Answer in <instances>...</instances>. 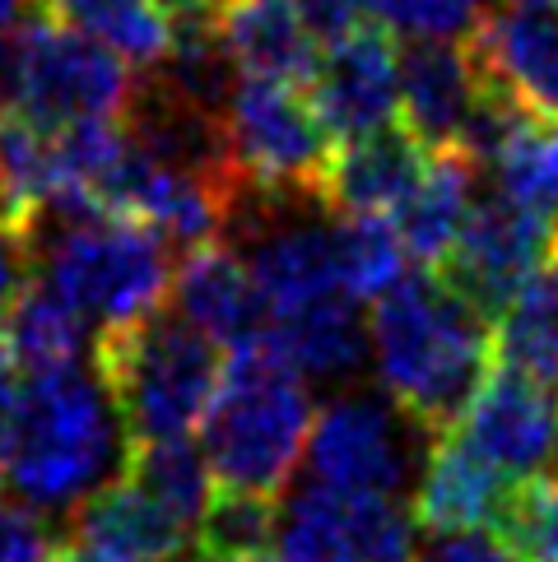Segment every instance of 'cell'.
<instances>
[{"label": "cell", "instance_id": "1", "mask_svg": "<svg viewBox=\"0 0 558 562\" xmlns=\"http://www.w3.org/2000/svg\"><path fill=\"white\" fill-rule=\"evenodd\" d=\"M377 381L433 441L461 424L493 368V326L437 274H405L368 321Z\"/></svg>", "mask_w": 558, "mask_h": 562}, {"label": "cell", "instance_id": "2", "mask_svg": "<svg viewBox=\"0 0 558 562\" xmlns=\"http://www.w3.org/2000/svg\"><path fill=\"white\" fill-rule=\"evenodd\" d=\"M131 437L103 376L62 368L29 376L19 391L10 488L37 516H75L126 470Z\"/></svg>", "mask_w": 558, "mask_h": 562}, {"label": "cell", "instance_id": "3", "mask_svg": "<svg viewBox=\"0 0 558 562\" xmlns=\"http://www.w3.org/2000/svg\"><path fill=\"white\" fill-rule=\"evenodd\" d=\"M205 465L219 488L275 497L312 437V395L266 335L233 349L205 414Z\"/></svg>", "mask_w": 558, "mask_h": 562}, {"label": "cell", "instance_id": "4", "mask_svg": "<svg viewBox=\"0 0 558 562\" xmlns=\"http://www.w3.org/2000/svg\"><path fill=\"white\" fill-rule=\"evenodd\" d=\"M93 372L103 376L131 447H154L187 441L191 428L205 424L224 381V358L182 316L158 312L122 330H98Z\"/></svg>", "mask_w": 558, "mask_h": 562}, {"label": "cell", "instance_id": "5", "mask_svg": "<svg viewBox=\"0 0 558 562\" xmlns=\"http://www.w3.org/2000/svg\"><path fill=\"white\" fill-rule=\"evenodd\" d=\"M33 228L43 284L85 321L122 330L164 312L177 270L164 237L112 214H56Z\"/></svg>", "mask_w": 558, "mask_h": 562}, {"label": "cell", "instance_id": "6", "mask_svg": "<svg viewBox=\"0 0 558 562\" xmlns=\"http://www.w3.org/2000/svg\"><path fill=\"white\" fill-rule=\"evenodd\" d=\"M135 93L140 79L122 56L56 24L52 14H33L10 47L0 108L43 131H66L79 122H126Z\"/></svg>", "mask_w": 558, "mask_h": 562}, {"label": "cell", "instance_id": "7", "mask_svg": "<svg viewBox=\"0 0 558 562\" xmlns=\"http://www.w3.org/2000/svg\"><path fill=\"white\" fill-rule=\"evenodd\" d=\"M224 164L237 187L261 195H316L322 200L335 145L316 122L312 98L266 79H237L224 116Z\"/></svg>", "mask_w": 558, "mask_h": 562}, {"label": "cell", "instance_id": "8", "mask_svg": "<svg viewBox=\"0 0 558 562\" xmlns=\"http://www.w3.org/2000/svg\"><path fill=\"white\" fill-rule=\"evenodd\" d=\"M428 447L433 437L424 428H414L387 395L349 391V395H335L312 418L308 474L312 484H326L335 493L401 502L410 484L418 488Z\"/></svg>", "mask_w": 558, "mask_h": 562}, {"label": "cell", "instance_id": "9", "mask_svg": "<svg viewBox=\"0 0 558 562\" xmlns=\"http://www.w3.org/2000/svg\"><path fill=\"white\" fill-rule=\"evenodd\" d=\"M558 256V224L545 214L512 205L507 195H489L475 205L461 243L447 256L437 279L480 312L489 326L522 297V289Z\"/></svg>", "mask_w": 558, "mask_h": 562}, {"label": "cell", "instance_id": "10", "mask_svg": "<svg viewBox=\"0 0 558 562\" xmlns=\"http://www.w3.org/2000/svg\"><path fill=\"white\" fill-rule=\"evenodd\" d=\"M414 512L391 497H354L298 484L279 507V549L289 562H410Z\"/></svg>", "mask_w": 558, "mask_h": 562}, {"label": "cell", "instance_id": "11", "mask_svg": "<svg viewBox=\"0 0 558 562\" xmlns=\"http://www.w3.org/2000/svg\"><path fill=\"white\" fill-rule=\"evenodd\" d=\"M451 432L512 484L549 474L558 460V391L540 386L526 372L493 363Z\"/></svg>", "mask_w": 558, "mask_h": 562}, {"label": "cell", "instance_id": "12", "mask_svg": "<svg viewBox=\"0 0 558 562\" xmlns=\"http://www.w3.org/2000/svg\"><path fill=\"white\" fill-rule=\"evenodd\" d=\"M312 112L341 145L395 126V112H401V52H395L387 29L358 24L349 37L326 47L312 79Z\"/></svg>", "mask_w": 558, "mask_h": 562}, {"label": "cell", "instance_id": "13", "mask_svg": "<svg viewBox=\"0 0 558 562\" xmlns=\"http://www.w3.org/2000/svg\"><path fill=\"white\" fill-rule=\"evenodd\" d=\"M484 85L535 122L558 126V10L503 5L466 37Z\"/></svg>", "mask_w": 558, "mask_h": 562}, {"label": "cell", "instance_id": "14", "mask_svg": "<svg viewBox=\"0 0 558 562\" xmlns=\"http://www.w3.org/2000/svg\"><path fill=\"white\" fill-rule=\"evenodd\" d=\"M484 89L466 43H410L401 52V122L428 154H461Z\"/></svg>", "mask_w": 558, "mask_h": 562}, {"label": "cell", "instance_id": "15", "mask_svg": "<svg viewBox=\"0 0 558 562\" xmlns=\"http://www.w3.org/2000/svg\"><path fill=\"white\" fill-rule=\"evenodd\" d=\"M214 33L237 79H266V85H312L322 52L303 24L293 0H224L214 14Z\"/></svg>", "mask_w": 558, "mask_h": 562}, {"label": "cell", "instance_id": "16", "mask_svg": "<svg viewBox=\"0 0 558 562\" xmlns=\"http://www.w3.org/2000/svg\"><path fill=\"white\" fill-rule=\"evenodd\" d=\"M512 479L498 474L489 460L466 447L456 432H443L428 447L424 474L414 488V526L428 535H475L498 526V516L507 507Z\"/></svg>", "mask_w": 558, "mask_h": 562}, {"label": "cell", "instance_id": "17", "mask_svg": "<svg viewBox=\"0 0 558 562\" xmlns=\"http://www.w3.org/2000/svg\"><path fill=\"white\" fill-rule=\"evenodd\" d=\"M428 164H433V154L405 126L377 131L368 139H354V145L335 149L322 200L331 214L395 218L410 205L418 182H424Z\"/></svg>", "mask_w": 558, "mask_h": 562}, {"label": "cell", "instance_id": "18", "mask_svg": "<svg viewBox=\"0 0 558 562\" xmlns=\"http://www.w3.org/2000/svg\"><path fill=\"white\" fill-rule=\"evenodd\" d=\"M172 316H182L191 330H201L210 345L243 349L266 330L261 297L252 289V274L228 243L196 247L172 270Z\"/></svg>", "mask_w": 558, "mask_h": 562}, {"label": "cell", "instance_id": "19", "mask_svg": "<svg viewBox=\"0 0 558 562\" xmlns=\"http://www.w3.org/2000/svg\"><path fill=\"white\" fill-rule=\"evenodd\" d=\"M75 544H85L116 562H177L191 544V526L168 516L154 497L116 479L98 497H89L75 516Z\"/></svg>", "mask_w": 558, "mask_h": 562}, {"label": "cell", "instance_id": "20", "mask_svg": "<svg viewBox=\"0 0 558 562\" xmlns=\"http://www.w3.org/2000/svg\"><path fill=\"white\" fill-rule=\"evenodd\" d=\"M475 172L466 158L456 154H433V164L424 172V182L410 195V205L391 218L395 233L405 243V256H414L418 266H428V274H437L447 266V256L461 243V233L475 214Z\"/></svg>", "mask_w": 558, "mask_h": 562}, {"label": "cell", "instance_id": "21", "mask_svg": "<svg viewBox=\"0 0 558 562\" xmlns=\"http://www.w3.org/2000/svg\"><path fill=\"white\" fill-rule=\"evenodd\" d=\"M93 339L98 335H89V321L56 289H47L43 279H37L5 316V349L29 376L79 368L85 353L93 358Z\"/></svg>", "mask_w": 558, "mask_h": 562}, {"label": "cell", "instance_id": "22", "mask_svg": "<svg viewBox=\"0 0 558 562\" xmlns=\"http://www.w3.org/2000/svg\"><path fill=\"white\" fill-rule=\"evenodd\" d=\"M47 5L56 24L85 33L89 43L108 47L145 75H154L172 52V29L154 10V0H47Z\"/></svg>", "mask_w": 558, "mask_h": 562}, {"label": "cell", "instance_id": "23", "mask_svg": "<svg viewBox=\"0 0 558 562\" xmlns=\"http://www.w3.org/2000/svg\"><path fill=\"white\" fill-rule=\"evenodd\" d=\"M498 368L526 372L558 391V256L522 289V297L493 326Z\"/></svg>", "mask_w": 558, "mask_h": 562}, {"label": "cell", "instance_id": "24", "mask_svg": "<svg viewBox=\"0 0 558 562\" xmlns=\"http://www.w3.org/2000/svg\"><path fill=\"white\" fill-rule=\"evenodd\" d=\"M126 484H135L145 497H154L168 516H177L182 526H201V516L210 507V465L205 451H196L191 441H154V447H131Z\"/></svg>", "mask_w": 558, "mask_h": 562}, {"label": "cell", "instance_id": "25", "mask_svg": "<svg viewBox=\"0 0 558 562\" xmlns=\"http://www.w3.org/2000/svg\"><path fill=\"white\" fill-rule=\"evenodd\" d=\"M335 243H341V274L354 303H382L405 279V243L391 218L372 214H335Z\"/></svg>", "mask_w": 558, "mask_h": 562}, {"label": "cell", "instance_id": "26", "mask_svg": "<svg viewBox=\"0 0 558 562\" xmlns=\"http://www.w3.org/2000/svg\"><path fill=\"white\" fill-rule=\"evenodd\" d=\"M275 530H279L275 497L219 488L201 526H196V553H201V562H256L275 544Z\"/></svg>", "mask_w": 558, "mask_h": 562}, {"label": "cell", "instance_id": "27", "mask_svg": "<svg viewBox=\"0 0 558 562\" xmlns=\"http://www.w3.org/2000/svg\"><path fill=\"white\" fill-rule=\"evenodd\" d=\"M493 539L512 562H558V474H535L512 484Z\"/></svg>", "mask_w": 558, "mask_h": 562}, {"label": "cell", "instance_id": "28", "mask_svg": "<svg viewBox=\"0 0 558 562\" xmlns=\"http://www.w3.org/2000/svg\"><path fill=\"white\" fill-rule=\"evenodd\" d=\"M377 29L410 43H466L484 24L489 0H364Z\"/></svg>", "mask_w": 558, "mask_h": 562}, {"label": "cell", "instance_id": "29", "mask_svg": "<svg viewBox=\"0 0 558 562\" xmlns=\"http://www.w3.org/2000/svg\"><path fill=\"white\" fill-rule=\"evenodd\" d=\"M0 562H62V539L52 520L24 502L0 497Z\"/></svg>", "mask_w": 558, "mask_h": 562}, {"label": "cell", "instance_id": "30", "mask_svg": "<svg viewBox=\"0 0 558 562\" xmlns=\"http://www.w3.org/2000/svg\"><path fill=\"white\" fill-rule=\"evenodd\" d=\"M37 284V228L0 214V321Z\"/></svg>", "mask_w": 558, "mask_h": 562}, {"label": "cell", "instance_id": "31", "mask_svg": "<svg viewBox=\"0 0 558 562\" xmlns=\"http://www.w3.org/2000/svg\"><path fill=\"white\" fill-rule=\"evenodd\" d=\"M414 562H512V558L489 530H475V535H428V544L418 549Z\"/></svg>", "mask_w": 558, "mask_h": 562}, {"label": "cell", "instance_id": "32", "mask_svg": "<svg viewBox=\"0 0 558 562\" xmlns=\"http://www.w3.org/2000/svg\"><path fill=\"white\" fill-rule=\"evenodd\" d=\"M293 5L316 43H341L358 29V14H364V0H293Z\"/></svg>", "mask_w": 558, "mask_h": 562}, {"label": "cell", "instance_id": "33", "mask_svg": "<svg viewBox=\"0 0 558 562\" xmlns=\"http://www.w3.org/2000/svg\"><path fill=\"white\" fill-rule=\"evenodd\" d=\"M19 376H14V358L0 335V484L10 474V456H14V432H19Z\"/></svg>", "mask_w": 558, "mask_h": 562}, {"label": "cell", "instance_id": "34", "mask_svg": "<svg viewBox=\"0 0 558 562\" xmlns=\"http://www.w3.org/2000/svg\"><path fill=\"white\" fill-rule=\"evenodd\" d=\"M224 0H154V10L172 19L177 29H191V24H214V14Z\"/></svg>", "mask_w": 558, "mask_h": 562}, {"label": "cell", "instance_id": "35", "mask_svg": "<svg viewBox=\"0 0 558 562\" xmlns=\"http://www.w3.org/2000/svg\"><path fill=\"white\" fill-rule=\"evenodd\" d=\"M62 562H116V558H103V553H93L85 544H75V549H62Z\"/></svg>", "mask_w": 558, "mask_h": 562}, {"label": "cell", "instance_id": "36", "mask_svg": "<svg viewBox=\"0 0 558 562\" xmlns=\"http://www.w3.org/2000/svg\"><path fill=\"white\" fill-rule=\"evenodd\" d=\"M512 5H531V10H558V0H512Z\"/></svg>", "mask_w": 558, "mask_h": 562}, {"label": "cell", "instance_id": "37", "mask_svg": "<svg viewBox=\"0 0 558 562\" xmlns=\"http://www.w3.org/2000/svg\"><path fill=\"white\" fill-rule=\"evenodd\" d=\"M256 562H289L284 553H266V558H256Z\"/></svg>", "mask_w": 558, "mask_h": 562}, {"label": "cell", "instance_id": "38", "mask_svg": "<svg viewBox=\"0 0 558 562\" xmlns=\"http://www.w3.org/2000/svg\"><path fill=\"white\" fill-rule=\"evenodd\" d=\"M177 562H201V558H177Z\"/></svg>", "mask_w": 558, "mask_h": 562}]
</instances>
